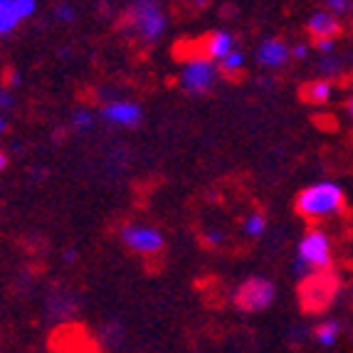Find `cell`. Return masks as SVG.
I'll list each match as a JSON object with an SVG mask.
<instances>
[{
	"instance_id": "cell-1",
	"label": "cell",
	"mask_w": 353,
	"mask_h": 353,
	"mask_svg": "<svg viewBox=\"0 0 353 353\" xmlns=\"http://www.w3.org/2000/svg\"><path fill=\"white\" fill-rule=\"evenodd\" d=\"M346 208V190L336 181H319L296 195V212L309 223H321L341 215Z\"/></svg>"
},
{
	"instance_id": "cell-2",
	"label": "cell",
	"mask_w": 353,
	"mask_h": 353,
	"mask_svg": "<svg viewBox=\"0 0 353 353\" xmlns=\"http://www.w3.org/2000/svg\"><path fill=\"white\" fill-rule=\"evenodd\" d=\"M126 28L134 32L136 40L146 45L159 42L168 30L163 0H131L126 10Z\"/></svg>"
},
{
	"instance_id": "cell-3",
	"label": "cell",
	"mask_w": 353,
	"mask_h": 353,
	"mask_svg": "<svg viewBox=\"0 0 353 353\" xmlns=\"http://www.w3.org/2000/svg\"><path fill=\"white\" fill-rule=\"evenodd\" d=\"M331 259H334V245H331L329 232L314 228L304 232V237L299 240L294 257V274L299 279L312 277L316 272L329 270Z\"/></svg>"
},
{
	"instance_id": "cell-4",
	"label": "cell",
	"mask_w": 353,
	"mask_h": 353,
	"mask_svg": "<svg viewBox=\"0 0 353 353\" xmlns=\"http://www.w3.org/2000/svg\"><path fill=\"white\" fill-rule=\"evenodd\" d=\"M220 77V67H215V59L205 57V54H195V57L185 59V65L181 70V82L183 92L188 94H208Z\"/></svg>"
},
{
	"instance_id": "cell-5",
	"label": "cell",
	"mask_w": 353,
	"mask_h": 353,
	"mask_svg": "<svg viewBox=\"0 0 353 353\" xmlns=\"http://www.w3.org/2000/svg\"><path fill=\"white\" fill-rule=\"evenodd\" d=\"M277 296V287L265 277H252L248 282H242L235 292V304L240 306L242 312H265L270 309L272 301Z\"/></svg>"
},
{
	"instance_id": "cell-6",
	"label": "cell",
	"mask_w": 353,
	"mask_h": 353,
	"mask_svg": "<svg viewBox=\"0 0 353 353\" xmlns=\"http://www.w3.org/2000/svg\"><path fill=\"white\" fill-rule=\"evenodd\" d=\"M121 242L126 248L136 254H143V257H153L159 254L165 245V237L159 228L153 225H143V223H134V225H124L121 228Z\"/></svg>"
},
{
	"instance_id": "cell-7",
	"label": "cell",
	"mask_w": 353,
	"mask_h": 353,
	"mask_svg": "<svg viewBox=\"0 0 353 353\" xmlns=\"http://www.w3.org/2000/svg\"><path fill=\"white\" fill-rule=\"evenodd\" d=\"M99 117L104 119L106 124L112 126H121V129H134V126L141 124L143 112L141 106L131 99H112L101 106Z\"/></svg>"
},
{
	"instance_id": "cell-8",
	"label": "cell",
	"mask_w": 353,
	"mask_h": 353,
	"mask_svg": "<svg viewBox=\"0 0 353 353\" xmlns=\"http://www.w3.org/2000/svg\"><path fill=\"white\" fill-rule=\"evenodd\" d=\"M37 10V0H0V37H8L30 20Z\"/></svg>"
},
{
	"instance_id": "cell-9",
	"label": "cell",
	"mask_w": 353,
	"mask_h": 353,
	"mask_svg": "<svg viewBox=\"0 0 353 353\" xmlns=\"http://www.w3.org/2000/svg\"><path fill=\"white\" fill-rule=\"evenodd\" d=\"M254 57H257V65L265 70H282L292 59V45L284 42L282 37H267L257 48Z\"/></svg>"
},
{
	"instance_id": "cell-10",
	"label": "cell",
	"mask_w": 353,
	"mask_h": 353,
	"mask_svg": "<svg viewBox=\"0 0 353 353\" xmlns=\"http://www.w3.org/2000/svg\"><path fill=\"white\" fill-rule=\"evenodd\" d=\"M331 294H334V277L329 274V270L316 272L312 277H306L304 299H306V304H309V309H321V306H326Z\"/></svg>"
},
{
	"instance_id": "cell-11",
	"label": "cell",
	"mask_w": 353,
	"mask_h": 353,
	"mask_svg": "<svg viewBox=\"0 0 353 353\" xmlns=\"http://www.w3.org/2000/svg\"><path fill=\"white\" fill-rule=\"evenodd\" d=\"M306 30H309L312 40H319V37H339L341 23H339V15H336V12L316 10L306 20Z\"/></svg>"
},
{
	"instance_id": "cell-12",
	"label": "cell",
	"mask_w": 353,
	"mask_h": 353,
	"mask_svg": "<svg viewBox=\"0 0 353 353\" xmlns=\"http://www.w3.org/2000/svg\"><path fill=\"white\" fill-rule=\"evenodd\" d=\"M230 50H235V37H232V32H228V30H215V32H210V35L201 42V54L215 59V62H220Z\"/></svg>"
},
{
	"instance_id": "cell-13",
	"label": "cell",
	"mask_w": 353,
	"mask_h": 353,
	"mask_svg": "<svg viewBox=\"0 0 353 353\" xmlns=\"http://www.w3.org/2000/svg\"><path fill=\"white\" fill-rule=\"evenodd\" d=\"M306 99L312 101V104H329L334 99V84H331L329 77H321V79H314V82L306 84Z\"/></svg>"
},
{
	"instance_id": "cell-14",
	"label": "cell",
	"mask_w": 353,
	"mask_h": 353,
	"mask_svg": "<svg viewBox=\"0 0 353 353\" xmlns=\"http://www.w3.org/2000/svg\"><path fill=\"white\" fill-rule=\"evenodd\" d=\"M339 336H341V324H339V321H324V324H319L316 331H314L316 343L319 346H324V348L336 346Z\"/></svg>"
},
{
	"instance_id": "cell-15",
	"label": "cell",
	"mask_w": 353,
	"mask_h": 353,
	"mask_svg": "<svg viewBox=\"0 0 353 353\" xmlns=\"http://www.w3.org/2000/svg\"><path fill=\"white\" fill-rule=\"evenodd\" d=\"M218 67H220V72H223V74L237 77L242 70H245V54H242L237 48H235V50H230V52L225 54V57L218 62Z\"/></svg>"
},
{
	"instance_id": "cell-16",
	"label": "cell",
	"mask_w": 353,
	"mask_h": 353,
	"mask_svg": "<svg viewBox=\"0 0 353 353\" xmlns=\"http://www.w3.org/2000/svg\"><path fill=\"white\" fill-rule=\"evenodd\" d=\"M267 230V218L262 215V212H250L248 218H245V223H242V232L250 237V240H257V237L265 235Z\"/></svg>"
},
{
	"instance_id": "cell-17",
	"label": "cell",
	"mask_w": 353,
	"mask_h": 353,
	"mask_svg": "<svg viewBox=\"0 0 353 353\" xmlns=\"http://www.w3.org/2000/svg\"><path fill=\"white\" fill-rule=\"evenodd\" d=\"M94 124H97V117H94V112H89V109H77L74 114H72V129H77V131H92L94 129Z\"/></svg>"
},
{
	"instance_id": "cell-18",
	"label": "cell",
	"mask_w": 353,
	"mask_h": 353,
	"mask_svg": "<svg viewBox=\"0 0 353 353\" xmlns=\"http://www.w3.org/2000/svg\"><path fill=\"white\" fill-rule=\"evenodd\" d=\"M316 70L321 72V77H336L339 72H341V59L334 57V52L321 54V59H319Z\"/></svg>"
},
{
	"instance_id": "cell-19",
	"label": "cell",
	"mask_w": 353,
	"mask_h": 353,
	"mask_svg": "<svg viewBox=\"0 0 353 353\" xmlns=\"http://www.w3.org/2000/svg\"><path fill=\"white\" fill-rule=\"evenodd\" d=\"M54 18H57L59 23L72 25L77 20V8L72 6V3H57V6H54Z\"/></svg>"
},
{
	"instance_id": "cell-20",
	"label": "cell",
	"mask_w": 353,
	"mask_h": 353,
	"mask_svg": "<svg viewBox=\"0 0 353 353\" xmlns=\"http://www.w3.org/2000/svg\"><path fill=\"white\" fill-rule=\"evenodd\" d=\"M324 6H326V10L336 12V15L341 18V15H346V12H351L353 0H324Z\"/></svg>"
},
{
	"instance_id": "cell-21",
	"label": "cell",
	"mask_w": 353,
	"mask_h": 353,
	"mask_svg": "<svg viewBox=\"0 0 353 353\" xmlns=\"http://www.w3.org/2000/svg\"><path fill=\"white\" fill-rule=\"evenodd\" d=\"M314 48L321 54L336 52V37H319V40H314Z\"/></svg>"
},
{
	"instance_id": "cell-22",
	"label": "cell",
	"mask_w": 353,
	"mask_h": 353,
	"mask_svg": "<svg viewBox=\"0 0 353 353\" xmlns=\"http://www.w3.org/2000/svg\"><path fill=\"white\" fill-rule=\"evenodd\" d=\"M12 106H15V94L10 89L0 87V112H10Z\"/></svg>"
},
{
	"instance_id": "cell-23",
	"label": "cell",
	"mask_w": 353,
	"mask_h": 353,
	"mask_svg": "<svg viewBox=\"0 0 353 353\" xmlns=\"http://www.w3.org/2000/svg\"><path fill=\"white\" fill-rule=\"evenodd\" d=\"M309 45H304V42H296V45H292V57L294 59H306L309 57Z\"/></svg>"
},
{
	"instance_id": "cell-24",
	"label": "cell",
	"mask_w": 353,
	"mask_h": 353,
	"mask_svg": "<svg viewBox=\"0 0 353 353\" xmlns=\"http://www.w3.org/2000/svg\"><path fill=\"white\" fill-rule=\"evenodd\" d=\"M223 240H225L223 232H208V235H205L208 245H223Z\"/></svg>"
},
{
	"instance_id": "cell-25",
	"label": "cell",
	"mask_w": 353,
	"mask_h": 353,
	"mask_svg": "<svg viewBox=\"0 0 353 353\" xmlns=\"http://www.w3.org/2000/svg\"><path fill=\"white\" fill-rule=\"evenodd\" d=\"M8 82H10V87H18V84H20V74H18V72H10V74H8Z\"/></svg>"
},
{
	"instance_id": "cell-26",
	"label": "cell",
	"mask_w": 353,
	"mask_h": 353,
	"mask_svg": "<svg viewBox=\"0 0 353 353\" xmlns=\"http://www.w3.org/2000/svg\"><path fill=\"white\" fill-rule=\"evenodd\" d=\"M6 168H8V156L3 151H0V173L6 171Z\"/></svg>"
},
{
	"instance_id": "cell-27",
	"label": "cell",
	"mask_w": 353,
	"mask_h": 353,
	"mask_svg": "<svg viewBox=\"0 0 353 353\" xmlns=\"http://www.w3.org/2000/svg\"><path fill=\"white\" fill-rule=\"evenodd\" d=\"M346 112H348V117H351V121H353V97L348 99V104H346Z\"/></svg>"
},
{
	"instance_id": "cell-28",
	"label": "cell",
	"mask_w": 353,
	"mask_h": 353,
	"mask_svg": "<svg viewBox=\"0 0 353 353\" xmlns=\"http://www.w3.org/2000/svg\"><path fill=\"white\" fill-rule=\"evenodd\" d=\"M6 126H8V121H6V117H3V112H0V134L6 131Z\"/></svg>"
},
{
	"instance_id": "cell-29",
	"label": "cell",
	"mask_w": 353,
	"mask_h": 353,
	"mask_svg": "<svg viewBox=\"0 0 353 353\" xmlns=\"http://www.w3.org/2000/svg\"><path fill=\"white\" fill-rule=\"evenodd\" d=\"M74 257H77L74 250H70V252H65V262H72V259H74Z\"/></svg>"
}]
</instances>
